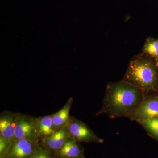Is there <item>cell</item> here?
I'll return each mask as SVG.
<instances>
[{
    "mask_svg": "<svg viewBox=\"0 0 158 158\" xmlns=\"http://www.w3.org/2000/svg\"><path fill=\"white\" fill-rule=\"evenodd\" d=\"M144 98L143 91L126 81L111 84L106 88L100 112L111 118L131 117Z\"/></svg>",
    "mask_w": 158,
    "mask_h": 158,
    "instance_id": "cell-1",
    "label": "cell"
},
{
    "mask_svg": "<svg viewBox=\"0 0 158 158\" xmlns=\"http://www.w3.org/2000/svg\"><path fill=\"white\" fill-rule=\"evenodd\" d=\"M125 79V81L135 85L144 93L154 92L158 88L156 63L146 57L136 58L130 62Z\"/></svg>",
    "mask_w": 158,
    "mask_h": 158,
    "instance_id": "cell-2",
    "label": "cell"
},
{
    "mask_svg": "<svg viewBox=\"0 0 158 158\" xmlns=\"http://www.w3.org/2000/svg\"><path fill=\"white\" fill-rule=\"evenodd\" d=\"M39 139L35 126V118L18 113L15 119L13 140L27 139L38 144Z\"/></svg>",
    "mask_w": 158,
    "mask_h": 158,
    "instance_id": "cell-3",
    "label": "cell"
},
{
    "mask_svg": "<svg viewBox=\"0 0 158 158\" xmlns=\"http://www.w3.org/2000/svg\"><path fill=\"white\" fill-rule=\"evenodd\" d=\"M66 126L70 137L77 142L102 143L103 141L102 139L97 136L87 125L73 117H70Z\"/></svg>",
    "mask_w": 158,
    "mask_h": 158,
    "instance_id": "cell-4",
    "label": "cell"
},
{
    "mask_svg": "<svg viewBox=\"0 0 158 158\" xmlns=\"http://www.w3.org/2000/svg\"><path fill=\"white\" fill-rule=\"evenodd\" d=\"M37 146V143L27 139L13 140L5 156L31 158Z\"/></svg>",
    "mask_w": 158,
    "mask_h": 158,
    "instance_id": "cell-5",
    "label": "cell"
},
{
    "mask_svg": "<svg viewBox=\"0 0 158 158\" xmlns=\"http://www.w3.org/2000/svg\"><path fill=\"white\" fill-rule=\"evenodd\" d=\"M156 117H158V97H152L144 99L131 118L139 123Z\"/></svg>",
    "mask_w": 158,
    "mask_h": 158,
    "instance_id": "cell-6",
    "label": "cell"
},
{
    "mask_svg": "<svg viewBox=\"0 0 158 158\" xmlns=\"http://www.w3.org/2000/svg\"><path fill=\"white\" fill-rule=\"evenodd\" d=\"M17 113L5 112L0 115V137L13 141L15 136V121Z\"/></svg>",
    "mask_w": 158,
    "mask_h": 158,
    "instance_id": "cell-7",
    "label": "cell"
},
{
    "mask_svg": "<svg viewBox=\"0 0 158 158\" xmlns=\"http://www.w3.org/2000/svg\"><path fill=\"white\" fill-rule=\"evenodd\" d=\"M69 137L67 126L64 127L57 130L50 137L42 140L43 147L50 152H55L63 146Z\"/></svg>",
    "mask_w": 158,
    "mask_h": 158,
    "instance_id": "cell-8",
    "label": "cell"
},
{
    "mask_svg": "<svg viewBox=\"0 0 158 158\" xmlns=\"http://www.w3.org/2000/svg\"><path fill=\"white\" fill-rule=\"evenodd\" d=\"M57 158H81L83 157L81 148L71 137L67 139L60 149L54 152Z\"/></svg>",
    "mask_w": 158,
    "mask_h": 158,
    "instance_id": "cell-9",
    "label": "cell"
},
{
    "mask_svg": "<svg viewBox=\"0 0 158 158\" xmlns=\"http://www.w3.org/2000/svg\"><path fill=\"white\" fill-rule=\"evenodd\" d=\"M35 126L38 137L43 140L52 136L55 132L52 115L35 118Z\"/></svg>",
    "mask_w": 158,
    "mask_h": 158,
    "instance_id": "cell-10",
    "label": "cell"
},
{
    "mask_svg": "<svg viewBox=\"0 0 158 158\" xmlns=\"http://www.w3.org/2000/svg\"><path fill=\"white\" fill-rule=\"evenodd\" d=\"M73 102V98H70L68 99L63 108L59 112L52 114L53 127L55 131L60 129L66 126L69 121V111Z\"/></svg>",
    "mask_w": 158,
    "mask_h": 158,
    "instance_id": "cell-11",
    "label": "cell"
},
{
    "mask_svg": "<svg viewBox=\"0 0 158 158\" xmlns=\"http://www.w3.org/2000/svg\"><path fill=\"white\" fill-rule=\"evenodd\" d=\"M153 138L158 141V117L145 119L139 122Z\"/></svg>",
    "mask_w": 158,
    "mask_h": 158,
    "instance_id": "cell-12",
    "label": "cell"
},
{
    "mask_svg": "<svg viewBox=\"0 0 158 158\" xmlns=\"http://www.w3.org/2000/svg\"><path fill=\"white\" fill-rule=\"evenodd\" d=\"M145 53L158 58V40L150 39L145 43L144 47Z\"/></svg>",
    "mask_w": 158,
    "mask_h": 158,
    "instance_id": "cell-13",
    "label": "cell"
},
{
    "mask_svg": "<svg viewBox=\"0 0 158 158\" xmlns=\"http://www.w3.org/2000/svg\"><path fill=\"white\" fill-rule=\"evenodd\" d=\"M31 158H53L50 152L45 148L38 145Z\"/></svg>",
    "mask_w": 158,
    "mask_h": 158,
    "instance_id": "cell-14",
    "label": "cell"
},
{
    "mask_svg": "<svg viewBox=\"0 0 158 158\" xmlns=\"http://www.w3.org/2000/svg\"><path fill=\"white\" fill-rule=\"evenodd\" d=\"M12 142L0 137V158L6 156Z\"/></svg>",
    "mask_w": 158,
    "mask_h": 158,
    "instance_id": "cell-15",
    "label": "cell"
},
{
    "mask_svg": "<svg viewBox=\"0 0 158 158\" xmlns=\"http://www.w3.org/2000/svg\"><path fill=\"white\" fill-rule=\"evenodd\" d=\"M1 158H10L8 157L4 156V157H3Z\"/></svg>",
    "mask_w": 158,
    "mask_h": 158,
    "instance_id": "cell-16",
    "label": "cell"
},
{
    "mask_svg": "<svg viewBox=\"0 0 158 158\" xmlns=\"http://www.w3.org/2000/svg\"><path fill=\"white\" fill-rule=\"evenodd\" d=\"M81 158H84V157H82Z\"/></svg>",
    "mask_w": 158,
    "mask_h": 158,
    "instance_id": "cell-17",
    "label": "cell"
}]
</instances>
